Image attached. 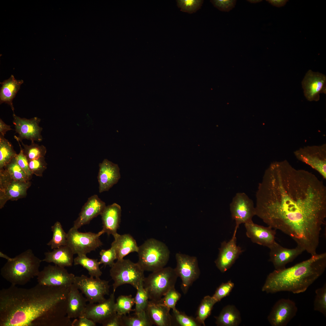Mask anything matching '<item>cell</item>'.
Returning <instances> with one entry per match:
<instances>
[{"label": "cell", "mask_w": 326, "mask_h": 326, "mask_svg": "<svg viewBox=\"0 0 326 326\" xmlns=\"http://www.w3.org/2000/svg\"><path fill=\"white\" fill-rule=\"evenodd\" d=\"M74 264L75 265H80L85 268L90 276L100 278L102 274L99 268L100 264L98 260L89 258L86 254L78 255L74 259Z\"/></svg>", "instance_id": "4dcf8cb0"}, {"label": "cell", "mask_w": 326, "mask_h": 326, "mask_svg": "<svg viewBox=\"0 0 326 326\" xmlns=\"http://www.w3.org/2000/svg\"><path fill=\"white\" fill-rule=\"evenodd\" d=\"M170 309L158 301L149 300L146 312L153 324L171 326L175 324Z\"/></svg>", "instance_id": "cb8c5ba5"}, {"label": "cell", "mask_w": 326, "mask_h": 326, "mask_svg": "<svg viewBox=\"0 0 326 326\" xmlns=\"http://www.w3.org/2000/svg\"><path fill=\"white\" fill-rule=\"evenodd\" d=\"M305 96L309 101H318L320 94H326V76L318 72L309 70L302 82Z\"/></svg>", "instance_id": "ac0fdd59"}, {"label": "cell", "mask_w": 326, "mask_h": 326, "mask_svg": "<svg viewBox=\"0 0 326 326\" xmlns=\"http://www.w3.org/2000/svg\"><path fill=\"white\" fill-rule=\"evenodd\" d=\"M266 1L272 5L278 7H280L285 5L288 0H267Z\"/></svg>", "instance_id": "f5cc1de1"}, {"label": "cell", "mask_w": 326, "mask_h": 326, "mask_svg": "<svg viewBox=\"0 0 326 326\" xmlns=\"http://www.w3.org/2000/svg\"><path fill=\"white\" fill-rule=\"evenodd\" d=\"M297 311L294 302L289 299H281L273 305L267 319L272 326H286L296 315Z\"/></svg>", "instance_id": "e0dca14e"}, {"label": "cell", "mask_w": 326, "mask_h": 326, "mask_svg": "<svg viewBox=\"0 0 326 326\" xmlns=\"http://www.w3.org/2000/svg\"><path fill=\"white\" fill-rule=\"evenodd\" d=\"M247 1L251 3H257L262 2V0H248Z\"/></svg>", "instance_id": "11a10c76"}, {"label": "cell", "mask_w": 326, "mask_h": 326, "mask_svg": "<svg viewBox=\"0 0 326 326\" xmlns=\"http://www.w3.org/2000/svg\"><path fill=\"white\" fill-rule=\"evenodd\" d=\"M75 276L65 267L49 265L40 271L37 277L38 283L51 287H70Z\"/></svg>", "instance_id": "4fadbf2b"}, {"label": "cell", "mask_w": 326, "mask_h": 326, "mask_svg": "<svg viewBox=\"0 0 326 326\" xmlns=\"http://www.w3.org/2000/svg\"><path fill=\"white\" fill-rule=\"evenodd\" d=\"M181 297V294L175 289L174 287L170 289L163 297L158 301L169 308L172 309L173 311H175L177 310L176 305Z\"/></svg>", "instance_id": "60d3db41"}, {"label": "cell", "mask_w": 326, "mask_h": 326, "mask_svg": "<svg viewBox=\"0 0 326 326\" xmlns=\"http://www.w3.org/2000/svg\"><path fill=\"white\" fill-rule=\"evenodd\" d=\"M230 209L232 218L235 221L234 230L236 231L240 224L252 221L256 215L253 200L244 193L236 194L230 204Z\"/></svg>", "instance_id": "5bb4252c"}, {"label": "cell", "mask_w": 326, "mask_h": 326, "mask_svg": "<svg viewBox=\"0 0 326 326\" xmlns=\"http://www.w3.org/2000/svg\"><path fill=\"white\" fill-rule=\"evenodd\" d=\"M96 323L92 320L83 316L75 318L72 321L71 326H95Z\"/></svg>", "instance_id": "f907efd6"}, {"label": "cell", "mask_w": 326, "mask_h": 326, "mask_svg": "<svg viewBox=\"0 0 326 326\" xmlns=\"http://www.w3.org/2000/svg\"><path fill=\"white\" fill-rule=\"evenodd\" d=\"M316 296L314 303V309L326 317V284L315 291Z\"/></svg>", "instance_id": "ab89813d"}, {"label": "cell", "mask_w": 326, "mask_h": 326, "mask_svg": "<svg viewBox=\"0 0 326 326\" xmlns=\"http://www.w3.org/2000/svg\"><path fill=\"white\" fill-rule=\"evenodd\" d=\"M244 224L246 236L252 242L269 248L276 242V230L256 224L253 221Z\"/></svg>", "instance_id": "7402d4cb"}, {"label": "cell", "mask_w": 326, "mask_h": 326, "mask_svg": "<svg viewBox=\"0 0 326 326\" xmlns=\"http://www.w3.org/2000/svg\"><path fill=\"white\" fill-rule=\"evenodd\" d=\"M3 168L8 173L13 179L24 181H28L30 179L18 164L15 157Z\"/></svg>", "instance_id": "f35d334b"}, {"label": "cell", "mask_w": 326, "mask_h": 326, "mask_svg": "<svg viewBox=\"0 0 326 326\" xmlns=\"http://www.w3.org/2000/svg\"><path fill=\"white\" fill-rule=\"evenodd\" d=\"M137 253V263L144 271L152 272L165 267L170 254L165 244L153 238L147 240L139 246Z\"/></svg>", "instance_id": "5b68a950"}, {"label": "cell", "mask_w": 326, "mask_h": 326, "mask_svg": "<svg viewBox=\"0 0 326 326\" xmlns=\"http://www.w3.org/2000/svg\"><path fill=\"white\" fill-rule=\"evenodd\" d=\"M176 266L174 269L182 281L181 289L186 294L200 274L197 258L185 254L177 253L175 255Z\"/></svg>", "instance_id": "30bf717a"}, {"label": "cell", "mask_w": 326, "mask_h": 326, "mask_svg": "<svg viewBox=\"0 0 326 326\" xmlns=\"http://www.w3.org/2000/svg\"><path fill=\"white\" fill-rule=\"evenodd\" d=\"M234 286V283L231 280L222 283L216 289L212 296L217 302L229 295Z\"/></svg>", "instance_id": "ee69618b"}, {"label": "cell", "mask_w": 326, "mask_h": 326, "mask_svg": "<svg viewBox=\"0 0 326 326\" xmlns=\"http://www.w3.org/2000/svg\"><path fill=\"white\" fill-rule=\"evenodd\" d=\"M70 287L38 283L0 291V326H71L67 314Z\"/></svg>", "instance_id": "7a4b0ae2"}, {"label": "cell", "mask_w": 326, "mask_h": 326, "mask_svg": "<svg viewBox=\"0 0 326 326\" xmlns=\"http://www.w3.org/2000/svg\"><path fill=\"white\" fill-rule=\"evenodd\" d=\"M121 209L119 204L114 203L106 206L101 214L104 233L113 236L117 233L121 220Z\"/></svg>", "instance_id": "484cf974"}, {"label": "cell", "mask_w": 326, "mask_h": 326, "mask_svg": "<svg viewBox=\"0 0 326 326\" xmlns=\"http://www.w3.org/2000/svg\"><path fill=\"white\" fill-rule=\"evenodd\" d=\"M172 316L174 324L180 326H200V324L196 318L189 316L177 310L173 311Z\"/></svg>", "instance_id": "b9f144b4"}, {"label": "cell", "mask_w": 326, "mask_h": 326, "mask_svg": "<svg viewBox=\"0 0 326 326\" xmlns=\"http://www.w3.org/2000/svg\"><path fill=\"white\" fill-rule=\"evenodd\" d=\"M73 284L85 295L89 303L102 302L106 299L104 296L109 295V281L100 278L84 275L75 276Z\"/></svg>", "instance_id": "9c48e42d"}, {"label": "cell", "mask_w": 326, "mask_h": 326, "mask_svg": "<svg viewBox=\"0 0 326 326\" xmlns=\"http://www.w3.org/2000/svg\"><path fill=\"white\" fill-rule=\"evenodd\" d=\"M51 228L53 232V237L47 245L50 246L53 249L66 245L67 233L63 230L61 223L58 221L56 222Z\"/></svg>", "instance_id": "836d02e7"}, {"label": "cell", "mask_w": 326, "mask_h": 326, "mask_svg": "<svg viewBox=\"0 0 326 326\" xmlns=\"http://www.w3.org/2000/svg\"><path fill=\"white\" fill-rule=\"evenodd\" d=\"M296 158L309 165L326 179V145L307 146L294 152Z\"/></svg>", "instance_id": "7c38bea8"}, {"label": "cell", "mask_w": 326, "mask_h": 326, "mask_svg": "<svg viewBox=\"0 0 326 326\" xmlns=\"http://www.w3.org/2000/svg\"><path fill=\"white\" fill-rule=\"evenodd\" d=\"M217 302L212 296L204 297L198 308L196 318L201 324L205 326V321L210 315L214 305Z\"/></svg>", "instance_id": "d6a6232c"}, {"label": "cell", "mask_w": 326, "mask_h": 326, "mask_svg": "<svg viewBox=\"0 0 326 326\" xmlns=\"http://www.w3.org/2000/svg\"><path fill=\"white\" fill-rule=\"evenodd\" d=\"M123 326H151L153 324L150 321L146 311L133 315H122Z\"/></svg>", "instance_id": "e575fe53"}, {"label": "cell", "mask_w": 326, "mask_h": 326, "mask_svg": "<svg viewBox=\"0 0 326 326\" xmlns=\"http://www.w3.org/2000/svg\"><path fill=\"white\" fill-rule=\"evenodd\" d=\"M88 300L73 284L68 294L66 312L68 317L76 318L84 316Z\"/></svg>", "instance_id": "d4e9b609"}, {"label": "cell", "mask_w": 326, "mask_h": 326, "mask_svg": "<svg viewBox=\"0 0 326 326\" xmlns=\"http://www.w3.org/2000/svg\"><path fill=\"white\" fill-rule=\"evenodd\" d=\"M0 202L2 209L8 200H17L24 197L30 186L28 181H24L12 179L4 168L0 169Z\"/></svg>", "instance_id": "8fae6325"}, {"label": "cell", "mask_w": 326, "mask_h": 326, "mask_svg": "<svg viewBox=\"0 0 326 326\" xmlns=\"http://www.w3.org/2000/svg\"><path fill=\"white\" fill-rule=\"evenodd\" d=\"M210 2L213 6L219 10L228 12L234 8L236 5L235 0H212Z\"/></svg>", "instance_id": "c3c4849f"}, {"label": "cell", "mask_w": 326, "mask_h": 326, "mask_svg": "<svg viewBox=\"0 0 326 326\" xmlns=\"http://www.w3.org/2000/svg\"><path fill=\"white\" fill-rule=\"evenodd\" d=\"M106 206L105 203L97 195L91 196L83 206L73 227L78 229L88 224L93 219L101 215Z\"/></svg>", "instance_id": "603a6c76"}, {"label": "cell", "mask_w": 326, "mask_h": 326, "mask_svg": "<svg viewBox=\"0 0 326 326\" xmlns=\"http://www.w3.org/2000/svg\"><path fill=\"white\" fill-rule=\"evenodd\" d=\"M110 267V275L114 282V292L118 287L125 284H129L137 289L145 277L144 271L137 262L129 259L117 260Z\"/></svg>", "instance_id": "52a82bcc"}, {"label": "cell", "mask_w": 326, "mask_h": 326, "mask_svg": "<svg viewBox=\"0 0 326 326\" xmlns=\"http://www.w3.org/2000/svg\"><path fill=\"white\" fill-rule=\"evenodd\" d=\"M269 248V261L271 262L275 270H279L285 268L286 265L292 262L304 250L298 246L293 248H284L276 242Z\"/></svg>", "instance_id": "ffe728a7"}, {"label": "cell", "mask_w": 326, "mask_h": 326, "mask_svg": "<svg viewBox=\"0 0 326 326\" xmlns=\"http://www.w3.org/2000/svg\"><path fill=\"white\" fill-rule=\"evenodd\" d=\"M122 316L116 313L107 319L102 324L103 326H123Z\"/></svg>", "instance_id": "681fc988"}, {"label": "cell", "mask_w": 326, "mask_h": 326, "mask_svg": "<svg viewBox=\"0 0 326 326\" xmlns=\"http://www.w3.org/2000/svg\"><path fill=\"white\" fill-rule=\"evenodd\" d=\"M12 130L10 125H8L0 119V135L5 136L7 132Z\"/></svg>", "instance_id": "816d5d0a"}, {"label": "cell", "mask_w": 326, "mask_h": 326, "mask_svg": "<svg viewBox=\"0 0 326 326\" xmlns=\"http://www.w3.org/2000/svg\"><path fill=\"white\" fill-rule=\"evenodd\" d=\"M114 240L111 247L115 250L117 260L123 259L126 255L133 252H138L139 247L133 237L129 234L120 235L118 233L113 235Z\"/></svg>", "instance_id": "4316f807"}, {"label": "cell", "mask_w": 326, "mask_h": 326, "mask_svg": "<svg viewBox=\"0 0 326 326\" xmlns=\"http://www.w3.org/2000/svg\"><path fill=\"white\" fill-rule=\"evenodd\" d=\"M18 141L20 149L19 153L15 157L17 162L19 165L24 170L25 173L30 177L33 174L30 170L28 163V160L24 153L23 148L20 145V142Z\"/></svg>", "instance_id": "7dc6e473"}, {"label": "cell", "mask_w": 326, "mask_h": 326, "mask_svg": "<svg viewBox=\"0 0 326 326\" xmlns=\"http://www.w3.org/2000/svg\"><path fill=\"white\" fill-rule=\"evenodd\" d=\"M42 260L28 249L8 261L1 270V274L13 285H23L37 276Z\"/></svg>", "instance_id": "277c9868"}, {"label": "cell", "mask_w": 326, "mask_h": 326, "mask_svg": "<svg viewBox=\"0 0 326 326\" xmlns=\"http://www.w3.org/2000/svg\"><path fill=\"white\" fill-rule=\"evenodd\" d=\"M113 292L109 297L102 302L87 304L84 316L95 323L102 324L109 317L117 313L115 309V297Z\"/></svg>", "instance_id": "d6986e66"}, {"label": "cell", "mask_w": 326, "mask_h": 326, "mask_svg": "<svg viewBox=\"0 0 326 326\" xmlns=\"http://www.w3.org/2000/svg\"><path fill=\"white\" fill-rule=\"evenodd\" d=\"M23 82L22 80L16 79L13 75H11L8 79L0 82L2 86L0 91V104H8L14 113V108L12 101Z\"/></svg>", "instance_id": "f1b7e54d"}, {"label": "cell", "mask_w": 326, "mask_h": 326, "mask_svg": "<svg viewBox=\"0 0 326 326\" xmlns=\"http://www.w3.org/2000/svg\"><path fill=\"white\" fill-rule=\"evenodd\" d=\"M22 145L24 154L28 161L34 160L42 157H44L46 152V147L43 145H39L31 141L30 145L24 144L22 141H21Z\"/></svg>", "instance_id": "8d00e7d4"}, {"label": "cell", "mask_w": 326, "mask_h": 326, "mask_svg": "<svg viewBox=\"0 0 326 326\" xmlns=\"http://www.w3.org/2000/svg\"><path fill=\"white\" fill-rule=\"evenodd\" d=\"M0 257L6 259L8 261H11L13 259V258H11L9 257L7 255L3 253L1 251L0 252Z\"/></svg>", "instance_id": "db71d44e"}, {"label": "cell", "mask_w": 326, "mask_h": 326, "mask_svg": "<svg viewBox=\"0 0 326 326\" xmlns=\"http://www.w3.org/2000/svg\"><path fill=\"white\" fill-rule=\"evenodd\" d=\"M100 264H103L105 266H109L111 267L114 263V260L117 259V255L114 249L111 248L107 250H102L100 252Z\"/></svg>", "instance_id": "bcb514c9"}, {"label": "cell", "mask_w": 326, "mask_h": 326, "mask_svg": "<svg viewBox=\"0 0 326 326\" xmlns=\"http://www.w3.org/2000/svg\"><path fill=\"white\" fill-rule=\"evenodd\" d=\"M218 326H238L241 319L239 311L232 305H228L222 309L218 316L215 317Z\"/></svg>", "instance_id": "f546056e"}, {"label": "cell", "mask_w": 326, "mask_h": 326, "mask_svg": "<svg viewBox=\"0 0 326 326\" xmlns=\"http://www.w3.org/2000/svg\"><path fill=\"white\" fill-rule=\"evenodd\" d=\"M74 255L71 249L66 245L54 249L51 251L45 252V257L42 261L52 263L62 267H71L74 262Z\"/></svg>", "instance_id": "83f0119b"}, {"label": "cell", "mask_w": 326, "mask_h": 326, "mask_svg": "<svg viewBox=\"0 0 326 326\" xmlns=\"http://www.w3.org/2000/svg\"><path fill=\"white\" fill-rule=\"evenodd\" d=\"M29 167L33 174L37 176H42L43 171L47 168V164L44 157L28 161Z\"/></svg>", "instance_id": "f6af8a7d"}, {"label": "cell", "mask_w": 326, "mask_h": 326, "mask_svg": "<svg viewBox=\"0 0 326 326\" xmlns=\"http://www.w3.org/2000/svg\"><path fill=\"white\" fill-rule=\"evenodd\" d=\"M176 2L177 7L181 11L192 14L201 8L203 0H177Z\"/></svg>", "instance_id": "7bdbcfd3"}, {"label": "cell", "mask_w": 326, "mask_h": 326, "mask_svg": "<svg viewBox=\"0 0 326 326\" xmlns=\"http://www.w3.org/2000/svg\"><path fill=\"white\" fill-rule=\"evenodd\" d=\"M121 177L118 165L105 159L99 164L97 179L99 192L108 191L118 181Z\"/></svg>", "instance_id": "44dd1931"}, {"label": "cell", "mask_w": 326, "mask_h": 326, "mask_svg": "<svg viewBox=\"0 0 326 326\" xmlns=\"http://www.w3.org/2000/svg\"><path fill=\"white\" fill-rule=\"evenodd\" d=\"M256 215L289 236L297 246L315 253L326 218V187L315 174L286 160L265 171L256 194Z\"/></svg>", "instance_id": "6da1fadb"}, {"label": "cell", "mask_w": 326, "mask_h": 326, "mask_svg": "<svg viewBox=\"0 0 326 326\" xmlns=\"http://www.w3.org/2000/svg\"><path fill=\"white\" fill-rule=\"evenodd\" d=\"M17 154L11 143L4 136L0 135V169L3 168Z\"/></svg>", "instance_id": "1f68e13d"}, {"label": "cell", "mask_w": 326, "mask_h": 326, "mask_svg": "<svg viewBox=\"0 0 326 326\" xmlns=\"http://www.w3.org/2000/svg\"><path fill=\"white\" fill-rule=\"evenodd\" d=\"M104 233L102 230L97 233L82 232L73 227L67 233L66 245L74 254H86L103 245L100 237Z\"/></svg>", "instance_id": "ba28073f"}, {"label": "cell", "mask_w": 326, "mask_h": 326, "mask_svg": "<svg viewBox=\"0 0 326 326\" xmlns=\"http://www.w3.org/2000/svg\"><path fill=\"white\" fill-rule=\"evenodd\" d=\"M326 268V253H317L291 267L275 270L267 276L262 290L267 293L303 292L323 274Z\"/></svg>", "instance_id": "3957f363"}, {"label": "cell", "mask_w": 326, "mask_h": 326, "mask_svg": "<svg viewBox=\"0 0 326 326\" xmlns=\"http://www.w3.org/2000/svg\"><path fill=\"white\" fill-rule=\"evenodd\" d=\"M237 231H234L232 237L229 241L222 242L219 249V254L215 263L222 273L225 272L230 268L244 251L237 244Z\"/></svg>", "instance_id": "2e32d148"}, {"label": "cell", "mask_w": 326, "mask_h": 326, "mask_svg": "<svg viewBox=\"0 0 326 326\" xmlns=\"http://www.w3.org/2000/svg\"><path fill=\"white\" fill-rule=\"evenodd\" d=\"M178 277L174 268L164 267L152 272L143 281L144 288L149 300H160L175 285Z\"/></svg>", "instance_id": "8992f818"}, {"label": "cell", "mask_w": 326, "mask_h": 326, "mask_svg": "<svg viewBox=\"0 0 326 326\" xmlns=\"http://www.w3.org/2000/svg\"><path fill=\"white\" fill-rule=\"evenodd\" d=\"M143 281H142L137 289L134 298L135 313H139L146 311L149 301L147 293L144 288Z\"/></svg>", "instance_id": "74e56055"}, {"label": "cell", "mask_w": 326, "mask_h": 326, "mask_svg": "<svg viewBox=\"0 0 326 326\" xmlns=\"http://www.w3.org/2000/svg\"><path fill=\"white\" fill-rule=\"evenodd\" d=\"M13 123L14 125L16 133L18 136L14 138L19 142L26 139L31 141L40 142L43 138L41 134L43 128L39 126L41 119L35 117L30 119L21 118L13 114Z\"/></svg>", "instance_id": "9a60e30c"}, {"label": "cell", "mask_w": 326, "mask_h": 326, "mask_svg": "<svg viewBox=\"0 0 326 326\" xmlns=\"http://www.w3.org/2000/svg\"><path fill=\"white\" fill-rule=\"evenodd\" d=\"M134 304V298L131 295H120L117 298L115 303V310L121 315H128L131 312L134 311L132 308Z\"/></svg>", "instance_id": "d590c367"}]
</instances>
